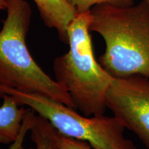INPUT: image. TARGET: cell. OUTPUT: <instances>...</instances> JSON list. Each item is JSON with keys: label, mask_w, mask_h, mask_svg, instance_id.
I'll use <instances>...</instances> for the list:
<instances>
[{"label": "cell", "mask_w": 149, "mask_h": 149, "mask_svg": "<svg viewBox=\"0 0 149 149\" xmlns=\"http://www.w3.org/2000/svg\"><path fill=\"white\" fill-rule=\"evenodd\" d=\"M46 26L55 29L59 38L68 44V29L77 15L75 9L66 0H33Z\"/></svg>", "instance_id": "cell-6"}, {"label": "cell", "mask_w": 149, "mask_h": 149, "mask_svg": "<svg viewBox=\"0 0 149 149\" xmlns=\"http://www.w3.org/2000/svg\"><path fill=\"white\" fill-rule=\"evenodd\" d=\"M145 1H146V2L147 5H148V8H149V0H145Z\"/></svg>", "instance_id": "cell-13"}, {"label": "cell", "mask_w": 149, "mask_h": 149, "mask_svg": "<svg viewBox=\"0 0 149 149\" xmlns=\"http://www.w3.org/2000/svg\"><path fill=\"white\" fill-rule=\"evenodd\" d=\"M4 94L13 96L20 105L44 117L61 135L86 141L93 149H137L124 137L125 126L116 117L83 116L74 109L37 93L5 88L0 91V98Z\"/></svg>", "instance_id": "cell-4"}, {"label": "cell", "mask_w": 149, "mask_h": 149, "mask_svg": "<svg viewBox=\"0 0 149 149\" xmlns=\"http://www.w3.org/2000/svg\"><path fill=\"white\" fill-rule=\"evenodd\" d=\"M55 138L60 149H93L88 142L71 138L56 131Z\"/></svg>", "instance_id": "cell-10"}, {"label": "cell", "mask_w": 149, "mask_h": 149, "mask_svg": "<svg viewBox=\"0 0 149 149\" xmlns=\"http://www.w3.org/2000/svg\"><path fill=\"white\" fill-rule=\"evenodd\" d=\"M92 19L91 10L77 14L68 29L69 50L53 61L56 81L66 89L74 108L88 117L104 115L114 79L95 57L89 29Z\"/></svg>", "instance_id": "cell-2"}, {"label": "cell", "mask_w": 149, "mask_h": 149, "mask_svg": "<svg viewBox=\"0 0 149 149\" xmlns=\"http://www.w3.org/2000/svg\"><path fill=\"white\" fill-rule=\"evenodd\" d=\"M56 131L49 121L37 114L30 130L31 139L36 149H60L56 141Z\"/></svg>", "instance_id": "cell-8"}, {"label": "cell", "mask_w": 149, "mask_h": 149, "mask_svg": "<svg viewBox=\"0 0 149 149\" xmlns=\"http://www.w3.org/2000/svg\"><path fill=\"white\" fill-rule=\"evenodd\" d=\"M107 107L149 149V77L135 74L114 78Z\"/></svg>", "instance_id": "cell-5"}, {"label": "cell", "mask_w": 149, "mask_h": 149, "mask_svg": "<svg viewBox=\"0 0 149 149\" xmlns=\"http://www.w3.org/2000/svg\"><path fill=\"white\" fill-rule=\"evenodd\" d=\"M0 107V144H11L21 131L24 119L28 110L20 105L13 96L4 94Z\"/></svg>", "instance_id": "cell-7"}, {"label": "cell", "mask_w": 149, "mask_h": 149, "mask_svg": "<svg viewBox=\"0 0 149 149\" xmlns=\"http://www.w3.org/2000/svg\"><path fill=\"white\" fill-rule=\"evenodd\" d=\"M6 9V0H0V10Z\"/></svg>", "instance_id": "cell-12"}, {"label": "cell", "mask_w": 149, "mask_h": 149, "mask_svg": "<svg viewBox=\"0 0 149 149\" xmlns=\"http://www.w3.org/2000/svg\"><path fill=\"white\" fill-rule=\"evenodd\" d=\"M33 124V119L32 117L30 116V115H26V116L24 117L23 124H22L19 135L16 140L10 144L8 149H33V148H26L24 145L26 136L28 133L30 131Z\"/></svg>", "instance_id": "cell-11"}, {"label": "cell", "mask_w": 149, "mask_h": 149, "mask_svg": "<svg viewBox=\"0 0 149 149\" xmlns=\"http://www.w3.org/2000/svg\"><path fill=\"white\" fill-rule=\"evenodd\" d=\"M77 13L87 12L97 5L109 4L117 7H127L134 4L133 0H66Z\"/></svg>", "instance_id": "cell-9"}, {"label": "cell", "mask_w": 149, "mask_h": 149, "mask_svg": "<svg viewBox=\"0 0 149 149\" xmlns=\"http://www.w3.org/2000/svg\"><path fill=\"white\" fill-rule=\"evenodd\" d=\"M7 16L0 31V91L37 93L75 109L62 86L46 74L30 53L26 35L32 10L25 0H6Z\"/></svg>", "instance_id": "cell-3"}, {"label": "cell", "mask_w": 149, "mask_h": 149, "mask_svg": "<svg viewBox=\"0 0 149 149\" xmlns=\"http://www.w3.org/2000/svg\"><path fill=\"white\" fill-rule=\"evenodd\" d=\"M90 31L100 34L106 44L98 61L113 78L149 77V8L145 0L117 7L97 5L91 8Z\"/></svg>", "instance_id": "cell-1"}]
</instances>
